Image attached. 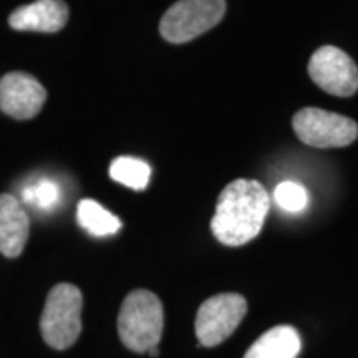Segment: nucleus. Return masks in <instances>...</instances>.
Returning <instances> with one entry per match:
<instances>
[{
    "mask_svg": "<svg viewBox=\"0 0 358 358\" xmlns=\"http://www.w3.org/2000/svg\"><path fill=\"white\" fill-rule=\"evenodd\" d=\"M274 201L280 209L287 213H301L308 203V194L306 187L299 182L284 181L275 187Z\"/></svg>",
    "mask_w": 358,
    "mask_h": 358,
    "instance_id": "4468645a",
    "label": "nucleus"
},
{
    "mask_svg": "<svg viewBox=\"0 0 358 358\" xmlns=\"http://www.w3.org/2000/svg\"><path fill=\"white\" fill-rule=\"evenodd\" d=\"M148 353H150V355H151V357H158V355H159V350H158V347L151 348V350H150V352H148Z\"/></svg>",
    "mask_w": 358,
    "mask_h": 358,
    "instance_id": "dca6fc26",
    "label": "nucleus"
},
{
    "mask_svg": "<svg viewBox=\"0 0 358 358\" xmlns=\"http://www.w3.org/2000/svg\"><path fill=\"white\" fill-rule=\"evenodd\" d=\"M30 221L20 201L12 194H0V254L19 257L29 241Z\"/></svg>",
    "mask_w": 358,
    "mask_h": 358,
    "instance_id": "9d476101",
    "label": "nucleus"
},
{
    "mask_svg": "<svg viewBox=\"0 0 358 358\" xmlns=\"http://www.w3.org/2000/svg\"><path fill=\"white\" fill-rule=\"evenodd\" d=\"M308 75L317 87L334 96H352L358 90V66L334 45L317 48L308 62Z\"/></svg>",
    "mask_w": 358,
    "mask_h": 358,
    "instance_id": "0eeeda50",
    "label": "nucleus"
},
{
    "mask_svg": "<svg viewBox=\"0 0 358 358\" xmlns=\"http://www.w3.org/2000/svg\"><path fill=\"white\" fill-rule=\"evenodd\" d=\"M47 90L24 71H12L0 78V111L15 120H32L43 108Z\"/></svg>",
    "mask_w": 358,
    "mask_h": 358,
    "instance_id": "6e6552de",
    "label": "nucleus"
},
{
    "mask_svg": "<svg viewBox=\"0 0 358 358\" xmlns=\"http://www.w3.org/2000/svg\"><path fill=\"white\" fill-rule=\"evenodd\" d=\"M302 340L297 330L289 325H279L267 330L245 352L244 358H297Z\"/></svg>",
    "mask_w": 358,
    "mask_h": 358,
    "instance_id": "9b49d317",
    "label": "nucleus"
},
{
    "mask_svg": "<svg viewBox=\"0 0 358 358\" xmlns=\"http://www.w3.org/2000/svg\"><path fill=\"white\" fill-rule=\"evenodd\" d=\"M164 329L163 303L158 295L145 289L127 295L120 308L118 334L123 345L136 353L158 347Z\"/></svg>",
    "mask_w": 358,
    "mask_h": 358,
    "instance_id": "f03ea898",
    "label": "nucleus"
},
{
    "mask_svg": "<svg viewBox=\"0 0 358 358\" xmlns=\"http://www.w3.org/2000/svg\"><path fill=\"white\" fill-rule=\"evenodd\" d=\"M271 209V196L256 179H236L219 194L211 231L219 243L239 248L256 239Z\"/></svg>",
    "mask_w": 358,
    "mask_h": 358,
    "instance_id": "f257e3e1",
    "label": "nucleus"
},
{
    "mask_svg": "<svg viewBox=\"0 0 358 358\" xmlns=\"http://www.w3.org/2000/svg\"><path fill=\"white\" fill-rule=\"evenodd\" d=\"M25 203L37 206L38 209H53L60 201V187L53 181L42 179V181L34 182L24 189Z\"/></svg>",
    "mask_w": 358,
    "mask_h": 358,
    "instance_id": "2eb2a0df",
    "label": "nucleus"
},
{
    "mask_svg": "<svg viewBox=\"0 0 358 358\" xmlns=\"http://www.w3.org/2000/svg\"><path fill=\"white\" fill-rule=\"evenodd\" d=\"M248 312L241 294H219L208 299L196 315V337L203 347H216L229 338Z\"/></svg>",
    "mask_w": 358,
    "mask_h": 358,
    "instance_id": "423d86ee",
    "label": "nucleus"
},
{
    "mask_svg": "<svg viewBox=\"0 0 358 358\" xmlns=\"http://www.w3.org/2000/svg\"><path fill=\"white\" fill-rule=\"evenodd\" d=\"M292 128L303 145L313 148H343L358 136V124L352 118L313 106L294 115Z\"/></svg>",
    "mask_w": 358,
    "mask_h": 358,
    "instance_id": "39448f33",
    "label": "nucleus"
},
{
    "mask_svg": "<svg viewBox=\"0 0 358 358\" xmlns=\"http://www.w3.org/2000/svg\"><path fill=\"white\" fill-rule=\"evenodd\" d=\"M226 13V0H179L166 10L159 32L169 43H186L216 27Z\"/></svg>",
    "mask_w": 358,
    "mask_h": 358,
    "instance_id": "20e7f679",
    "label": "nucleus"
},
{
    "mask_svg": "<svg viewBox=\"0 0 358 358\" xmlns=\"http://www.w3.org/2000/svg\"><path fill=\"white\" fill-rule=\"evenodd\" d=\"M83 297L78 287L58 284L47 295L40 317V332L45 342L55 350L73 345L82 332Z\"/></svg>",
    "mask_w": 358,
    "mask_h": 358,
    "instance_id": "7ed1b4c3",
    "label": "nucleus"
},
{
    "mask_svg": "<svg viewBox=\"0 0 358 358\" xmlns=\"http://www.w3.org/2000/svg\"><path fill=\"white\" fill-rule=\"evenodd\" d=\"M110 176L120 185L131 187L134 191H143L150 182L151 168L143 159L131 158V156H120L111 163Z\"/></svg>",
    "mask_w": 358,
    "mask_h": 358,
    "instance_id": "ddd939ff",
    "label": "nucleus"
},
{
    "mask_svg": "<svg viewBox=\"0 0 358 358\" xmlns=\"http://www.w3.org/2000/svg\"><path fill=\"white\" fill-rule=\"evenodd\" d=\"M77 219L85 231L96 237L116 234L122 229V221L93 199L80 201Z\"/></svg>",
    "mask_w": 358,
    "mask_h": 358,
    "instance_id": "f8f14e48",
    "label": "nucleus"
},
{
    "mask_svg": "<svg viewBox=\"0 0 358 358\" xmlns=\"http://www.w3.org/2000/svg\"><path fill=\"white\" fill-rule=\"evenodd\" d=\"M69 20V6L64 0H37L15 8L8 17V24L20 32H60Z\"/></svg>",
    "mask_w": 358,
    "mask_h": 358,
    "instance_id": "1a4fd4ad",
    "label": "nucleus"
}]
</instances>
